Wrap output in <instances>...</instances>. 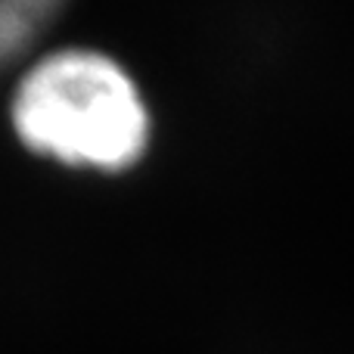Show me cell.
I'll return each mask as SVG.
<instances>
[{
  "mask_svg": "<svg viewBox=\"0 0 354 354\" xmlns=\"http://www.w3.org/2000/svg\"><path fill=\"white\" fill-rule=\"evenodd\" d=\"M66 3L68 0H0V68L28 53Z\"/></svg>",
  "mask_w": 354,
  "mask_h": 354,
  "instance_id": "obj_2",
  "label": "cell"
},
{
  "mask_svg": "<svg viewBox=\"0 0 354 354\" xmlns=\"http://www.w3.org/2000/svg\"><path fill=\"white\" fill-rule=\"evenodd\" d=\"M12 128L37 156L75 168L124 171L149 143V112L134 78L97 50H56L25 72Z\"/></svg>",
  "mask_w": 354,
  "mask_h": 354,
  "instance_id": "obj_1",
  "label": "cell"
}]
</instances>
